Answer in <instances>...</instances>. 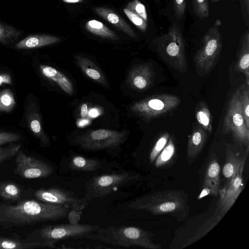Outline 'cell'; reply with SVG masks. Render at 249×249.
Here are the masks:
<instances>
[{"label": "cell", "instance_id": "obj_46", "mask_svg": "<svg viewBox=\"0 0 249 249\" xmlns=\"http://www.w3.org/2000/svg\"><path fill=\"white\" fill-rule=\"evenodd\" d=\"M212 1H219L220 0H212Z\"/></svg>", "mask_w": 249, "mask_h": 249}, {"label": "cell", "instance_id": "obj_4", "mask_svg": "<svg viewBox=\"0 0 249 249\" xmlns=\"http://www.w3.org/2000/svg\"><path fill=\"white\" fill-rule=\"evenodd\" d=\"M158 53L170 67L181 73L187 70L185 42L179 27L173 24L168 32L154 40Z\"/></svg>", "mask_w": 249, "mask_h": 249}, {"label": "cell", "instance_id": "obj_43", "mask_svg": "<svg viewBox=\"0 0 249 249\" xmlns=\"http://www.w3.org/2000/svg\"><path fill=\"white\" fill-rule=\"evenodd\" d=\"M88 113V106L86 104H83L81 107L80 115L82 118L86 116Z\"/></svg>", "mask_w": 249, "mask_h": 249}, {"label": "cell", "instance_id": "obj_7", "mask_svg": "<svg viewBox=\"0 0 249 249\" xmlns=\"http://www.w3.org/2000/svg\"><path fill=\"white\" fill-rule=\"evenodd\" d=\"M222 40L218 25L209 28L194 56V62L200 76L209 73L214 67L221 54Z\"/></svg>", "mask_w": 249, "mask_h": 249}, {"label": "cell", "instance_id": "obj_39", "mask_svg": "<svg viewBox=\"0 0 249 249\" xmlns=\"http://www.w3.org/2000/svg\"><path fill=\"white\" fill-rule=\"evenodd\" d=\"M186 6V0H174L173 9L177 19H180L184 16Z\"/></svg>", "mask_w": 249, "mask_h": 249}, {"label": "cell", "instance_id": "obj_13", "mask_svg": "<svg viewBox=\"0 0 249 249\" xmlns=\"http://www.w3.org/2000/svg\"><path fill=\"white\" fill-rule=\"evenodd\" d=\"M244 165L241 166L232 180L222 190L220 189V199L215 213L218 222L232 207L243 190Z\"/></svg>", "mask_w": 249, "mask_h": 249}, {"label": "cell", "instance_id": "obj_6", "mask_svg": "<svg viewBox=\"0 0 249 249\" xmlns=\"http://www.w3.org/2000/svg\"><path fill=\"white\" fill-rule=\"evenodd\" d=\"M100 228L89 224L45 225L39 230V240L47 242L50 248H55L58 242L68 239L96 240V231Z\"/></svg>", "mask_w": 249, "mask_h": 249}, {"label": "cell", "instance_id": "obj_12", "mask_svg": "<svg viewBox=\"0 0 249 249\" xmlns=\"http://www.w3.org/2000/svg\"><path fill=\"white\" fill-rule=\"evenodd\" d=\"M53 172V168L48 162L19 151L16 158L14 172L23 178H47Z\"/></svg>", "mask_w": 249, "mask_h": 249}, {"label": "cell", "instance_id": "obj_27", "mask_svg": "<svg viewBox=\"0 0 249 249\" xmlns=\"http://www.w3.org/2000/svg\"><path fill=\"white\" fill-rule=\"evenodd\" d=\"M21 187L16 183L11 181L0 182V197L7 201H15L20 199Z\"/></svg>", "mask_w": 249, "mask_h": 249}, {"label": "cell", "instance_id": "obj_20", "mask_svg": "<svg viewBox=\"0 0 249 249\" xmlns=\"http://www.w3.org/2000/svg\"><path fill=\"white\" fill-rule=\"evenodd\" d=\"M60 40V38L50 35H31L17 42L15 48L18 49L37 48L56 43Z\"/></svg>", "mask_w": 249, "mask_h": 249}, {"label": "cell", "instance_id": "obj_47", "mask_svg": "<svg viewBox=\"0 0 249 249\" xmlns=\"http://www.w3.org/2000/svg\"><path fill=\"white\" fill-rule=\"evenodd\" d=\"M232 0V1H234L235 0Z\"/></svg>", "mask_w": 249, "mask_h": 249}, {"label": "cell", "instance_id": "obj_11", "mask_svg": "<svg viewBox=\"0 0 249 249\" xmlns=\"http://www.w3.org/2000/svg\"><path fill=\"white\" fill-rule=\"evenodd\" d=\"M34 196L37 200L76 210H84L90 202L85 196L79 197L73 192L58 186L38 189L35 191Z\"/></svg>", "mask_w": 249, "mask_h": 249}, {"label": "cell", "instance_id": "obj_37", "mask_svg": "<svg viewBox=\"0 0 249 249\" xmlns=\"http://www.w3.org/2000/svg\"><path fill=\"white\" fill-rule=\"evenodd\" d=\"M124 12L129 20L140 30L144 32L147 27V22L142 18L126 8H124Z\"/></svg>", "mask_w": 249, "mask_h": 249}, {"label": "cell", "instance_id": "obj_31", "mask_svg": "<svg viewBox=\"0 0 249 249\" xmlns=\"http://www.w3.org/2000/svg\"><path fill=\"white\" fill-rule=\"evenodd\" d=\"M16 104L14 94L10 89H6L0 91V111L9 113Z\"/></svg>", "mask_w": 249, "mask_h": 249}, {"label": "cell", "instance_id": "obj_21", "mask_svg": "<svg viewBox=\"0 0 249 249\" xmlns=\"http://www.w3.org/2000/svg\"><path fill=\"white\" fill-rule=\"evenodd\" d=\"M50 248L49 243L40 240L28 241L0 236V249H25Z\"/></svg>", "mask_w": 249, "mask_h": 249}, {"label": "cell", "instance_id": "obj_41", "mask_svg": "<svg viewBox=\"0 0 249 249\" xmlns=\"http://www.w3.org/2000/svg\"><path fill=\"white\" fill-rule=\"evenodd\" d=\"M82 214V210L70 209L67 216L69 222V223L71 224L79 223Z\"/></svg>", "mask_w": 249, "mask_h": 249}, {"label": "cell", "instance_id": "obj_36", "mask_svg": "<svg viewBox=\"0 0 249 249\" xmlns=\"http://www.w3.org/2000/svg\"><path fill=\"white\" fill-rule=\"evenodd\" d=\"M20 148L19 144H12L4 147H0V165L17 155Z\"/></svg>", "mask_w": 249, "mask_h": 249}, {"label": "cell", "instance_id": "obj_10", "mask_svg": "<svg viewBox=\"0 0 249 249\" xmlns=\"http://www.w3.org/2000/svg\"><path fill=\"white\" fill-rule=\"evenodd\" d=\"M180 102V99L173 94H157L135 102L130 108L137 116L150 121L174 110Z\"/></svg>", "mask_w": 249, "mask_h": 249}, {"label": "cell", "instance_id": "obj_25", "mask_svg": "<svg viewBox=\"0 0 249 249\" xmlns=\"http://www.w3.org/2000/svg\"><path fill=\"white\" fill-rule=\"evenodd\" d=\"M245 157L241 158L231 151L227 152L226 160L222 169L223 175L228 184L235 176L241 166L245 164Z\"/></svg>", "mask_w": 249, "mask_h": 249}, {"label": "cell", "instance_id": "obj_45", "mask_svg": "<svg viewBox=\"0 0 249 249\" xmlns=\"http://www.w3.org/2000/svg\"><path fill=\"white\" fill-rule=\"evenodd\" d=\"M89 114L92 117H95L98 115V111L96 109H92L90 110Z\"/></svg>", "mask_w": 249, "mask_h": 249}, {"label": "cell", "instance_id": "obj_22", "mask_svg": "<svg viewBox=\"0 0 249 249\" xmlns=\"http://www.w3.org/2000/svg\"><path fill=\"white\" fill-rule=\"evenodd\" d=\"M75 58L77 65L85 75L100 84L107 86L104 75L92 61L80 55H76Z\"/></svg>", "mask_w": 249, "mask_h": 249}, {"label": "cell", "instance_id": "obj_15", "mask_svg": "<svg viewBox=\"0 0 249 249\" xmlns=\"http://www.w3.org/2000/svg\"><path fill=\"white\" fill-rule=\"evenodd\" d=\"M26 120L30 129L40 143L45 147L49 146V138L43 129L40 114L34 102H31L27 108Z\"/></svg>", "mask_w": 249, "mask_h": 249}, {"label": "cell", "instance_id": "obj_28", "mask_svg": "<svg viewBox=\"0 0 249 249\" xmlns=\"http://www.w3.org/2000/svg\"><path fill=\"white\" fill-rule=\"evenodd\" d=\"M196 117L198 124L206 131L212 132V116L205 103H199L196 109Z\"/></svg>", "mask_w": 249, "mask_h": 249}, {"label": "cell", "instance_id": "obj_17", "mask_svg": "<svg viewBox=\"0 0 249 249\" xmlns=\"http://www.w3.org/2000/svg\"><path fill=\"white\" fill-rule=\"evenodd\" d=\"M235 69L244 74L247 85L249 86V30L242 34L238 49L237 60Z\"/></svg>", "mask_w": 249, "mask_h": 249}, {"label": "cell", "instance_id": "obj_9", "mask_svg": "<svg viewBox=\"0 0 249 249\" xmlns=\"http://www.w3.org/2000/svg\"><path fill=\"white\" fill-rule=\"evenodd\" d=\"M222 133H231L240 145L249 149V128L246 124L243 115L239 87L232 93L228 102L223 123Z\"/></svg>", "mask_w": 249, "mask_h": 249}, {"label": "cell", "instance_id": "obj_18", "mask_svg": "<svg viewBox=\"0 0 249 249\" xmlns=\"http://www.w3.org/2000/svg\"><path fill=\"white\" fill-rule=\"evenodd\" d=\"M220 172L219 164L215 159L212 160L206 168L202 186L210 195L216 196L219 193Z\"/></svg>", "mask_w": 249, "mask_h": 249}, {"label": "cell", "instance_id": "obj_1", "mask_svg": "<svg viewBox=\"0 0 249 249\" xmlns=\"http://www.w3.org/2000/svg\"><path fill=\"white\" fill-rule=\"evenodd\" d=\"M70 208L40 200L28 199L16 204L0 202V227L5 229L54 221L67 217Z\"/></svg>", "mask_w": 249, "mask_h": 249}, {"label": "cell", "instance_id": "obj_30", "mask_svg": "<svg viewBox=\"0 0 249 249\" xmlns=\"http://www.w3.org/2000/svg\"><path fill=\"white\" fill-rule=\"evenodd\" d=\"M21 35L17 28L0 22V43L9 45L18 40Z\"/></svg>", "mask_w": 249, "mask_h": 249}, {"label": "cell", "instance_id": "obj_29", "mask_svg": "<svg viewBox=\"0 0 249 249\" xmlns=\"http://www.w3.org/2000/svg\"><path fill=\"white\" fill-rule=\"evenodd\" d=\"M176 152V147L172 137H169L164 148L155 160V166L157 168L162 167L172 160Z\"/></svg>", "mask_w": 249, "mask_h": 249}, {"label": "cell", "instance_id": "obj_34", "mask_svg": "<svg viewBox=\"0 0 249 249\" xmlns=\"http://www.w3.org/2000/svg\"><path fill=\"white\" fill-rule=\"evenodd\" d=\"M194 13L201 19L209 16V7L208 0H192Z\"/></svg>", "mask_w": 249, "mask_h": 249}, {"label": "cell", "instance_id": "obj_38", "mask_svg": "<svg viewBox=\"0 0 249 249\" xmlns=\"http://www.w3.org/2000/svg\"><path fill=\"white\" fill-rule=\"evenodd\" d=\"M20 139L19 134L12 132L0 131V145L18 141Z\"/></svg>", "mask_w": 249, "mask_h": 249}, {"label": "cell", "instance_id": "obj_3", "mask_svg": "<svg viewBox=\"0 0 249 249\" xmlns=\"http://www.w3.org/2000/svg\"><path fill=\"white\" fill-rule=\"evenodd\" d=\"M98 239L115 247H138L148 249H160L161 246L153 242L154 234L136 226H110L100 228L97 231Z\"/></svg>", "mask_w": 249, "mask_h": 249}, {"label": "cell", "instance_id": "obj_24", "mask_svg": "<svg viewBox=\"0 0 249 249\" xmlns=\"http://www.w3.org/2000/svg\"><path fill=\"white\" fill-rule=\"evenodd\" d=\"M41 73L47 78L55 82L66 93L72 95L73 87L70 80L55 68L44 65H40Z\"/></svg>", "mask_w": 249, "mask_h": 249}, {"label": "cell", "instance_id": "obj_8", "mask_svg": "<svg viewBox=\"0 0 249 249\" xmlns=\"http://www.w3.org/2000/svg\"><path fill=\"white\" fill-rule=\"evenodd\" d=\"M128 136L126 130L121 131L99 129L87 131L76 136L73 143L86 150H101L118 148Z\"/></svg>", "mask_w": 249, "mask_h": 249}, {"label": "cell", "instance_id": "obj_26", "mask_svg": "<svg viewBox=\"0 0 249 249\" xmlns=\"http://www.w3.org/2000/svg\"><path fill=\"white\" fill-rule=\"evenodd\" d=\"M86 29L90 33L106 38L115 40L118 38L116 34L102 22L95 19L88 21L86 24Z\"/></svg>", "mask_w": 249, "mask_h": 249}, {"label": "cell", "instance_id": "obj_42", "mask_svg": "<svg viewBox=\"0 0 249 249\" xmlns=\"http://www.w3.org/2000/svg\"><path fill=\"white\" fill-rule=\"evenodd\" d=\"M12 84V78L7 73L0 74V86L3 84L11 85Z\"/></svg>", "mask_w": 249, "mask_h": 249}, {"label": "cell", "instance_id": "obj_32", "mask_svg": "<svg viewBox=\"0 0 249 249\" xmlns=\"http://www.w3.org/2000/svg\"><path fill=\"white\" fill-rule=\"evenodd\" d=\"M239 88L243 115L246 124L249 128V86L244 83Z\"/></svg>", "mask_w": 249, "mask_h": 249}, {"label": "cell", "instance_id": "obj_23", "mask_svg": "<svg viewBox=\"0 0 249 249\" xmlns=\"http://www.w3.org/2000/svg\"><path fill=\"white\" fill-rule=\"evenodd\" d=\"M68 166L74 171L92 172L101 168L103 162L98 159L75 155L71 157Z\"/></svg>", "mask_w": 249, "mask_h": 249}, {"label": "cell", "instance_id": "obj_44", "mask_svg": "<svg viewBox=\"0 0 249 249\" xmlns=\"http://www.w3.org/2000/svg\"><path fill=\"white\" fill-rule=\"evenodd\" d=\"M62 1L67 3H76L82 2L84 0H62Z\"/></svg>", "mask_w": 249, "mask_h": 249}, {"label": "cell", "instance_id": "obj_2", "mask_svg": "<svg viewBox=\"0 0 249 249\" xmlns=\"http://www.w3.org/2000/svg\"><path fill=\"white\" fill-rule=\"evenodd\" d=\"M189 200L188 195L184 191L164 190L140 196L132 201L128 207L155 215L169 214L181 221L189 214Z\"/></svg>", "mask_w": 249, "mask_h": 249}, {"label": "cell", "instance_id": "obj_14", "mask_svg": "<svg viewBox=\"0 0 249 249\" xmlns=\"http://www.w3.org/2000/svg\"><path fill=\"white\" fill-rule=\"evenodd\" d=\"M154 77V73L151 65L142 64L131 69L128 74L127 83L134 89L144 90L151 87Z\"/></svg>", "mask_w": 249, "mask_h": 249}, {"label": "cell", "instance_id": "obj_19", "mask_svg": "<svg viewBox=\"0 0 249 249\" xmlns=\"http://www.w3.org/2000/svg\"><path fill=\"white\" fill-rule=\"evenodd\" d=\"M95 12L100 17L116 26L123 32L133 37H137V35L130 26L113 10L104 7L94 8Z\"/></svg>", "mask_w": 249, "mask_h": 249}, {"label": "cell", "instance_id": "obj_33", "mask_svg": "<svg viewBox=\"0 0 249 249\" xmlns=\"http://www.w3.org/2000/svg\"><path fill=\"white\" fill-rule=\"evenodd\" d=\"M169 139V133L168 132H165L160 135L157 140L149 155V160L151 163H153L154 162L157 156L164 148Z\"/></svg>", "mask_w": 249, "mask_h": 249}, {"label": "cell", "instance_id": "obj_40", "mask_svg": "<svg viewBox=\"0 0 249 249\" xmlns=\"http://www.w3.org/2000/svg\"><path fill=\"white\" fill-rule=\"evenodd\" d=\"M242 17L245 25L249 26V0H240Z\"/></svg>", "mask_w": 249, "mask_h": 249}, {"label": "cell", "instance_id": "obj_5", "mask_svg": "<svg viewBox=\"0 0 249 249\" xmlns=\"http://www.w3.org/2000/svg\"><path fill=\"white\" fill-rule=\"evenodd\" d=\"M140 178L139 173L128 170L94 176L85 183V197L89 200L105 197L121 188L134 184Z\"/></svg>", "mask_w": 249, "mask_h": 249}, {"label": "cell", "instance_id": "obj_35", "mask_svg": "<svg viewBox=\"0 0 249 249\" xmlns=\"http://www.w3.org/2000/svg\"><path fill=\"white\" fill-rule=\"evenodd\" d=\"M126 8L142 18L146 22H148V16L145 6L139 0H133L129 2Z\"/></svg>", "mask_w": 249, "mask_h": 249}, {"label": "cell", "instance_id": "obj_16", "mask_svg": "<svg viewBox=\"0 0 249 249\" xmlns=\"http://www.w3.org/2000/svg\"><path fill=\"white\" fill-rule=\"evenodd\" d=\"M207 137L206 131L200 126H196L189 138L187 158L191 164L201 153Z\"/></svg>", "mask_w": 249, "mask_h": 249}]
</instances>
